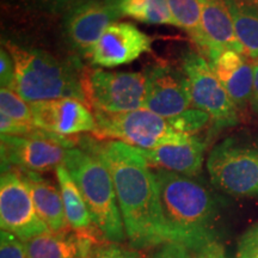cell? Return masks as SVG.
Wrapping results in <instances>:
<instances>
[{
    "label": "cell",
    "instance_id": "obj_1",
    "mask_svg": "<svg viewBox=\"0 0 258 258\" xmlns=\"http://www.w3.org/2000/svg\"><path fill=\"white\" fill-rule=\"evenodd\" d=\"M83 150L98 158L110 172L132 246L143 249L165 244L156 176L139 148L122 141L84 138Z\"/></svg>",
    "mask_w": 258,
    "mask_h": 258
},
{
    "label": "cell",
    "instance_id": "obj_2",
    "mask_svg": "<svg viewBox=\"0 0 258 258\" xmlns=\"http://www.w3.org/2000/svg\"><path fill=\"white\" fill-rule=\"evenodd\" d=\"M165 243H175L190 251L202 250L214 239L218 206L212 192L191 177L171 171H154Z\"/></svg>",
    "mask_w": 258,
    "mask_h": 258
},
{
    "label": "cell",
    "instance_id": "obj_3",
    "mask_svg": "<svg viewBox=\"0 0 258 258\" xmlns=\"http://www.w3.org/2000/svg\"><path fill=\"white\" fill-rule=\"evenodd\" d=\"M16 69L14 91L30 104L60 98H76L89 105L84 76L78 63L62 61L47 51L6 42ZM90 106V105H89Z\"/></svg>",
    "mask_w": 258,
    "mask_h": 258
},
{
    "label": "cell",
    "instance_id": "obj_4",
    "mask_svg": "<svg viewBox=\"0 0 258 258\" xmlns=\"http://www.w3.org/2000/svg\"><path fill=\"white\" fill-rule=\"evenodd\" d=\"M63 165L78 185L99 234L114 244L124 241L127 235L114 182L104 164L88 151L74 147L67 150Z\"/></svg>",
    "mask_w": 258,
    "mask_h": 258
},
{
    "label": "cell",
    "instance_id": "obj_5",
    "mask_svg": "<svg viewBox=\"0 0 258 258\" xmlns=\"http://www.w3.org/2000/svg\"><path fill=\"white\" fill-rule=\"evenodd\" d=\"M212 184L239 199L258 200V134L225 138L207 158Z\"/></svg>",
    "mask_w": 258,
    "mask_h": 258
},
{
    "label": "cell",
    "instance_id": "obj_6",
    "mask_svg": "<svg viewBox=\"0 0 258 258\" xmlns=\"http://www.w3.org/2000/svg\"><path fill=\"white\" fill-rule=\"evenodd\" d=\"M92 112L96 118L92 134L98 140L122 141L140 150H154L166 145L186 144L195 137L178 132L169 120L147 109L120 114L99 110Z\"/></svg>",
    "mask_w": 258,
    "mask_h": 258
},
{
    "label": "cell",
    "instance_id": "obj_7",
    "mask_svg": "<svg viewBox=\"0 0 258 258\" xmlns=\"http://www.w3.org/2000/svg\"><path fill=\"white\" fill-rule=\"evenodd\" d=\"M79 138H67L36 128L25 137L2 134V172L17 170L44 172L63 164L67 150Z\"/></svg>",
    "mask_w": 258,
    "mask_h": 258
},
{
    "label": "cell",
    "instance_id": "obj_8",
    "mask_svg": "<svg viewBox=\"0 0 258 258\" xmlns=\"http://www.w3.org/2000/svg\"><path fill=\"white\" fill-rule=\"evenodd\" d=\"M180 67L189 79L192 105L209 115L213 133L239 123V110L206 57L188 50L183 54Z\"/></svg>",
    "mask_w": 258,
    "mask_h": 258
},
{
    "label": "cell",
    "instance_id": "obj_9",
    "mask_svg": "<svg viewBox=\"0 0 258 258\" xmlns=\"http://www.w3.org/2000/svg\"><path fill=\"white\" fill-rule=\"evenodd\" d=\"M84 88L92 110L120 114L144 108L146 77L95 69L84 74Z\"/></svg>",
    "mask_w": 258,
    "mask_h": 258
},
{
    "label": "cell",
    "instance_id": "obj_10",
    "mask_svg": "<svg viewBox=\"0 0 258 258\" xmlns=\"http://www.w3.org/2000/svg\"><path fill=\"white\" fill-rule=\"evenodd\" d=\"M0 225L2 231L28 240L50 232L38 217L30 189L21 170L2 172L0 178Z\"/></svg>",
    "mask_w": 258,
    "mask_h": 258
},
{
    "label": "cell",
    "instance_id": "obj_11",
    "mask_svg": "<svg viewBox=\"0 0 258 258\" xmlns=\"http://www.w3.org/2000/svg\"><path fill=\"white\" fill-rule=\"evenodd\" d=\"M146 93L144 108L172 120L191 109L192 97L188 77L182 67L156 62L146 70Z\"/></svg>",
    "mask_w": 258,
    "mask_h": 258
},
{
    "label": "cell",
    "instance_id": "obj_12",
    "mask_svg": "<svg viewBox=\"0 0 258 258\" xmlns=\"http://www.w3.org/2000/svg\"><path fill=\"white\" fill-rule=\"evenodd\" d=\"M122 17L118 0H88L63 15V34L67 43L89 59L98 38L109 25Z\"/></svg>",
    "mask_w": 258,
    "mask_h": 258
},
{
    "label": "cell",
    "instance_id": "obj_13",
    "mask_svg": "<svg viewBox=\"0 0 258 258\" xmlns=\"http://www.w3.org/2000/svg\"><path fill=\"white\" fill-rule=\"evenodd\" d=\"M153 40L127 22H115L105 29L89 60L93 66L112 69L133 62L152 49Z\"/></svg>",
    "mask_w": 258,
    "mask_h": 258
},
{
    "label": "cell",
    "instance_id": "obj_14",
    "mask_svg": "<svg viewBox=\"0 0 258 258\" xmlns=\"http://www.w3.org/2000/svg\"><path fill=\"white\" fill-rule=\"evenodd\" d=\"M34 124L62 137L76 138L80 133H93L96 118L91 108L79 99L60 98L31 104Z\"/></svg>",
    "mask_w": 258,
    "mask_h": 258
},
{
    "label": "cell",
    "instance_id": "obj_15",
    "mask_svg": "<svg viewBox=\"0 0 258 258\" xmlns=\"http://www.w3.org/2000/svg\"><path fill=\"white\" fill-rule=\"evenodd\" d=\"M202 43L198 51L213 63L226 50L245 55L235 34L234 22L226 0H201Z\"/></svg>",
    "mask_w": 258,
    "mask_h": 258
},
{
    "label": "cell",
    "instance_id": "obj_16",
    "mask_svg": "<svg viewBox=\"0 0 258 258\" xmlns=\"http://www.w3.org/2000/svg\"><path fill=\"white\" fill-rule=\"evenodd\" d=\"M95 232L66 230L47 232L24 240L28 258H90L95 247Z\"/></svg>",
    "mask_w": 258,
    "mask_h": 258
},
{
    "label": "cell",
    "instance_id": "obj_17",
    "mask_svg": "<svg viewBox=\"0 0 258 258\" xmlns=\"http://www.w3.org/2000/svg\"><path fill=\"white\" fill-rule=\"evenodd\" d=\"M207 141L194 137L189 143L166 145L154 150H140L147 163L157 169L171 171L179 175L195 177L202 170Z\"/></svg>",
    "mask_w": 258,
    "mask_h": 258
},
{
    "label": "cell",
    "instance_id": "obj_18",
    "mask_svg": "<svg viewBox=\"0 0 258 258\" xmlns=\"http://www.w3.org/2000/svg\"><path fill=\"white\" fill-rule=\"evenodd\" d=\"M28 183L38 217L50 232H61L69 227L60 189L38 172L21 170Z\"/></svg>",
    "mask_w": 258,
    "mask_h": 258
},
{
    "label": "cell",
    "instance_id": "obj_19",
    "mask_svg": "<svg viewBox=\"0 0 258 258\" xmlns=\"http://www.w3.org/2000/svg\"><path fill=\"white\" fill-rule=\"evenodd\" d=\"M55 173L69 227L76 232H91L97 230L92 222L85 200L67 167L61 164L55 169Z\"/></svg>",
    "mask_w": 258,
    "mask_h": 258
},
{
    "label": "cell",
    "instance_id": "obj_20",
    "mask_svg": "<svg viewBox=\"0 0 258 258\" xmlns=\"http://www.w3.org/2000/svg\"><path fill=\"white\" fill-rule=\"evenodd\" d=\"M234 22L235 34L245 55L258 59V6L243 0H226Z\"/></svg>",
    "mask_w": 258,
    "mask_h": 258
},
{
    "label": "cell",
    "instance_id": "obj_21",
    "mask_svg": "<svg viewBox=\"0 0 258 258\" xmlns=\"http://www.w3.org/2000/svg\"><path fill=\"white\" fill-rule=\"evenodd\" d=\"M122 17L133 18L146 24L176 27L167 0H118Z\"/></svg>",
    "mask_w": 258,
    "mask_h": 258
},
{
    "label": "cell",
    "instance_id": "obj_22",
    "mask_svg": "<svg viewBox=\"0 0 258 258\" xmlns=\"http://www.w3.org/2000/svg\"><path fill=\"white\" fill-rule=\"evenodd\" d=\"M176 27L188 32L198 49L202 43L201 0H167Z\"/></svg>",
    "mask_w": 258,
    "mask_h": 258
},
{
    "label": "cell",
    "instance_id": "obj_23",
    "mask_svg": "<svg viewBox=\"0 0 258 258\" xmlns=\"http://www.w3.org/2000/svg\"><path fill=\"white\" fill-rule=\"evenodd\" d=\"M226 91L230 96L238 110H243L251 103L253 91V69L252 64L245 61L243 66L227 83L224 84Z\"/></svg>",
    "mask_w": 258,
    "mask_h": 258
},
{
    "label": "cell",
    "instance_id": "obj_24",
    "mask_svg": "<svg viewBox=\"0 0 258 258\" xmlns=\"http://www.w3.org/2000/svg\"><path fill=\"white\" fill-rule=\"evenodd\" d=\"M0 110L2 114H5L16 121L34 124L31 104L24 101L14 90L4 88L0 90Z\"/></svg>",
    "mask_w": 258,
    "mask_h": 258
},
{
    "label": "cell",
    "instance_id": "obj_25",
    "mask_svg": "<svg viewBox=\"0 0 258 258\" xmlns=\"http://www.w3.org/2000/svg\"><path fill=\"white\" fill-rule=\"evenodd\" d=\"M245 55L234 50H226L211 64L215 76L222 84H226L234 76L235 72L243 66Z\"/></svg>",
    "mask_w": 258,
    "mask_h": 258
},
{
    "label": "cell",
    "instance_id": "obj_26",
    "mask_svg": "<svg viewBox=\"0 0 258 258\" xmlns=\"http://www.w3.org/2000/svg\"><path fill=\"white\" fill-rule=\"evenodd\" d=\"M172 127L182 133L190 135H196L198 132L201 131L211 122V117L205 111L199 110L196 108H191L182 115L177 116L176 118L169 120Z\"/></svg>",
    "mask_w": 258,
    "mask_h": 258
},
{
    "label": "cell",
    "instance_id": "obj_27",
    "mask_svg": "<svg viewBox=\"0 0 258 258\" xmlns=\"http://www.w3.org/2000/svg\"><path fill=\"white\" fill-rule=\"evenodd\" d=\"M234 258H258V222L240 237Z\"/></svg>",
    "mask_w": 258,
    "mask_h": 258
},
{
    "label": "cell",
    "instance_id": "obj_28",
    "mask_svg": "<svg viewBox=\"0 0 258 258\" xmlns=\"http://www.w3.org/2000/svg\"><path fill=\"white\" fill-rule=\"evenodd\" d=\"M0 258H28L24 241L12 233H0Z\"/></svg>",
    "mask_w": 258,
    "mask_h": 258
},
{
    "label": "cell",
    "instance_id": "obj_29",
    "mask_svg": "<svg viewBox=\"0 0 258 258\" xmlns=\"http://www.w3.org/2000/svg\"><path fill=\"white\" fill-rule=\"evenodd\" d=\"M35 8L53 15H64L74 6L88 0H28Z\"/></svg>",
    "mask_w": 258,
    "mask_h": 258
},
{
    "label": "cell",
    "instance_id": "obj_30",
    "mask_svg": "<svg viewBox=\"0 0 258 258\" xmlns=\"http://www.w3.org/2000/svg\"><path fill=\"white\" fill-rule=\"evenodd\" d=\"M16 82L15 62L9 50L3 46L0 50V83L2 88L14 90Z\"/></svg>",
    "mask_w": 258,
    "mask_h": 258
},
{
    "label": "cell",
    "instance_id": "obj_31",
    "mask_svg": "<svg viewBox=\"0 0 258 258\" xmlns=\"http://www.w3.org/2000/svg\"><path fill=\"white\" fill-rule=\"evenodd\" d=\"M90 258H140V253L134 249H127L117 244L110 243L97 247Z\"/></svg>",
    "mask_w": 258,
    "mask_h": 258
},
{
    "label": "cell",
    "instance_id": "obj_32",
    "mask_svg": "<svg viewBox=\"0 0 258 258\" xmlns=\"http://www.w3.org/2000/svg\"><path fill=\"white\" fill-rule=\"evenodd\" d=\"M36 128L37 127H35L34 124L16 121L14 118L0 112V131H2V134L14 135V137H25V135L31 134Z\"/></svg>",
    "mask_w": 258,
    "mask_h": 258
},
{
    "label": "cell",
    "instance_id": "obj_33",
    "mask_svg": "<svg viewBox=\"0 0 258 258\" xmlns=\"http://www.w3.org/2000/svg\"><path fill=\"white\" fill-rule=\"evenodd\" d=\"M159 246V249L153 253L152 258H192L190 250L183 245L165 243Z\"/></svg>",
    "mask_w": 258,
    "mask_h": 258
},
{
    "label": "cell",
    "instance_id": "obj_34",
    "mask_svg": "<svg viewBox=\"0 0 258 258\" xmlns=\"http://www.w3.org/2000/svg\"><path fill=\"white\" fill-rule=\"evenodd\" d=\"M195 258H226L224 249L217 240L198 251Z\"/></svg>",
    "mask_w": 258,
    "mask_h": 258
},
{
    "label": "cell",
    "instance_id": "obj_35",
    "mask_svg": "<svg viewBox=\"0 0 258 258\" xmlns=\"http://www.w3.org/2000/svg\"><path fill=\"white\" fill-rule=\"evenodd\" d=\"M252 69H253V91H252V98H251L250 104L254 114L258 115V59L253 60Z\"/></svg>",
    "mask_w": 258,
    "mask_h": 258
},
{
    "label": "cell",
    "instance_id": "obj_36",
    "mask_svg": "<svg viewBox=\"0 0 258 258\" xmlns=\"http://www.w3.org/2000/svg\"><path fill=\"white\" fill-rule=\"evenodd\" d=\"M243 2H246V3H249V4L258 6V0H243Z\"/></svg>",
    "mask_w": 258,
    "mask_h": 258
}]
</instances>
